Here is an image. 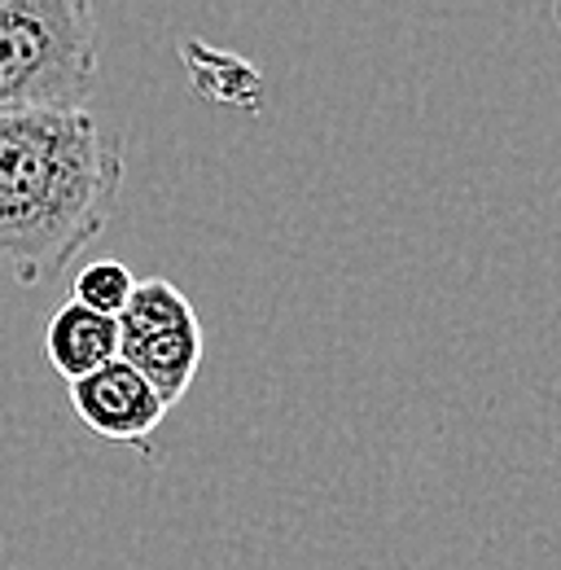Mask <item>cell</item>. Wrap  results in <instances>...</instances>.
Instances as JSON below:
<instances>
[{"mask_svg":"<svg viewBox=\"0 0 561 570\" xmlns=\"http://www.w3.org/2000/svg\"><path fill=\"white\" fill-rule=\"evenodd\" d=\"M70 409L79 422L115 443H140L163 426L167 404L128 360H110L70 382Z\"/></svg>","mask_w":561,"mask_h":570,"instance_id":"4","label":"cell"},{"mask_svg":"<svg viewBox=\"0 0 561 570\" xmlns=\"http://www.w3.org/2000/svg\"><path fill=\"white\" fill-rule=\"evenodd\" d=\"M124 180L119 141L88 110L0 115V268L40 285L106 228Z\"/></svg>","mask_w":561,"mask_h":570,"instance_id":"1","label":"cell"},{"mask_svg":"<svg viewBox=\"0 0 561 570\" xmlns=\"http://www.w3.org/2000/svg\"><path fill=\"white\" fill-rule=\"evenodd\" d=\"M553 22H558V31H561V0H553Z\"/></svg>","mask_w":561,"mask_h":570,"instance_id":"7","label":"cell"},{"mask_svg":"<svg viewBox=\"0 0 561 570\" xmlns=\"http://www.w3.org/2000/svg\"><path fill=\"white\" fill-rule=\"evenodd\" d=\"M45 352H49V364L67 382H75V377L119 360V321L70 298L67 307H58L53 321H49Z\"/></svg>","mask_w":561,"mask_h":570,"instance_id":"5","label":"cell"},{"mask_svg":"<svg viewBox=\"0 0 561 570\" xmlns=\"http://www.w3.org/2000/svg\"><path fill=\"white\" fill-rule=\"evenodd\" d=\"M97 67L92 0H0V115L83 110Z\"/></svg>","mask_w":561,"mask_h":570,"instance_id":"2","label":"cell"},{"mask_svg":"<svg viewBox=\"0 0 561 570\" xmlns=\"http://www.w3.org/2000/svg\"><path fill=\"white\" fill-rule=\"evenodd\" d=\"M119 321V360H128L140 377L171 409L189 395L203 364V325L185 289L163 277L137 282Z\"/></svg>","mask_w":561,"mask_h":570,"instance_id":"3","label":"cell"},{"mask_svg":"<svg viewBox=\"0 0 561 570\" xmlns=\"http://www.w3.org/2000/svg\"><path fill=\"white\" fill-rule=\"evenodd\" d=\"M132 289H137V277H132L128 264H119V259H92L75 277V303H83L92 312H106V316H119L128 307Z\"/></svg>","mask_w":561,"mask_h":570,"instance_id":"6","label":"cell"}]
</instances>
